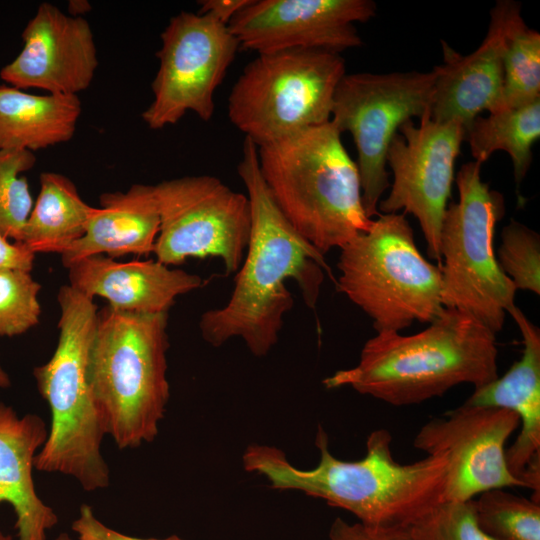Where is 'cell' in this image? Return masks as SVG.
<instances>
[{"label": "cell", "instance_id": "obj_1", "mask_svg": "<svg viewBox=\"0 0 540 540\" xmlns=\"http://www.w3.org/2000/svg\"><path fill=\"white\" fill-rule=\"evenodd\" d=\"M251 207V234L246 257L229 301L205 311L199 321L203 339L214 347L240 337L263 357L275 346L283 317L294 299L286 280L296 281L305 304L314 309L324 272V255L288 222L274 202L260 172L257 146L245 137L237 166Z\"/></svg>", "mask_w": 540, "mask_h": 540}, {"label": "cell", "instance_id": "obj_2", "mask_svg": "<svg viewBox=\"0 0 540 540\" xmlns=\"http://www.w3.org/2000/svg\"><path fill=\"white\" fill-rule=\"evenodd\" d=\"M391 444L390 432L377 429L369 434L362 459L341 460L330 452L327 434L319 427L320 459L312 469H299L280 449L258 444L247 447L243 464L248 472L263 475L272 488L322 499L353 514L363 525L409 527L445 501L447 461L427 455L400 463Z\"/></svg>", "mask_w": 540, "mask_h": 540}, {"label": "cell", "instance_id": "obj_3", "mask_svg": "<svg viewBox=\"0 0 540 540\" xmlns=\"http://www.w3.org/2000/svg\"><path fill=\"white\" fill-rule=\"evenodd\" d=\"M496 334L470 314L445 308L413 335L377 333L359 362L323 380L327 389L351 387L394 406L418 404L459 384L483 386L498 377Z\"/></svg>", "mask_w": 540, "mask_h": 540}, {"label": "cell", "instance_id": "obj_4", "mask_svg": "<svg viewBox=\"0 0 540 540\" xmlns=\"http://www.w3.org/2000/svg\"><path fill=\"white\" fill-rule=\"evenodd\" d=\"M257 150L277 207L322 255L371 228L356 162L331 120Z\"/></svg>", "mask_w": 540, "mask_h": 540}, {"label": "cell", "instance_id": "obj_5", "mask_svg": "<svg viewBox=\"0 0 540 540\" xmlns=\"http://www.w3.org/2000/svg\"><path fill=\"white\" fill-rule=\"evenodd\" d=\"M57 300L60 315L55 351L33 371L51 414L34 468L71 476L91 492L110 484V470L101 452L107 431L89 380L98 308L93 299L69 285L59 289Z\"/></svg>", "mask_w": 540, "mask_h": 540}, {"label": "cell", "instance_id": "obj_6", "mask_svg": "<svg viewBox=\"0 0 540 540\" xmlns=\"http://www.w3.org/2000/svg\"><path fill=\"white\" fill-rule=\"evenodd\" d=\"M168 312L98 310L89 380L110 435L119 449L152 442L170 396L167 379Z\"/></svg>", "mask_w": 540, "mask_h": 540}, {"label": "cell", "instance_id": "obj_7", "mask_svg": "<svg viewBox=\"0 0 540 540\" xmlns=\"http://www.w3.org/2000/svg\"><path fill=\"white\" fill-rule=\"evenodd\" d=\"M405 215L379 214L367 232L340 248L337 288L377 333L431 323L445 309L441 269L422 256Z\"/></svg>", "mask_w": 540, "mask_h": 540}, {"label": "cell", "instance_id": "obj_8", "mask_svg": "<svg viewBox=\"0 0 540 540\" xmlns=\"http://www.w3.org/2000/svg\"><path fill=\"white\" fill-rule=\"evenodd\" d=\"M346 74L339 54L289 49L258 54L228 97V118L257 147L331 119L335 89Z\"/></svg>", "mask_w": 540, "mask_h": 540}, {"label": "cell", "instance_id": "obj_9", "mask_svg": "<svg viewBox=\"0 0 540 540\" xmlns=\"http://www.w3.org/2000/svg\"><path fill=\"white\" fill-rule=\"evenodd\" d=\"M482 163L463 164L456 175L457 203L445 211L440 232L442 300L464 311L493 333L516 306V288L501 270L493 248L496 224L505 214L504 197L481 178Z\"/></svg>", "mask_w": 540, "mask_h": 540}, {"label": "cell", "instance_id": "obj_10", "mask_svg": "<svg viewBox=\"0 0 540 540\" xmlns=\"http://www.w3.org/2000/svg\"><path fill=\"white\" fill-rule=\"evenodd\" d=\"M437 67L429 72L345 74L333 96L331 121L357 150L362 200L369 218L389 187L386 156L399 127L429 110Z\"/></svg>", "mask_w": 540, "mask_h": 540}, {"label": "cell", "instance_id": "obj_11", "mask_svg": "<svg viewBox=\"0 0 540 540\" xmlns=\"http://www.w3.org/2000/svg\"><path fill=\"white\" fill-rule=\"evenodd\" d=\"M154 191L160 213L157 261L169 266L212 256L223 261L227 274L239 269L251 234L247 195L209 175L165 180Z\"/></svg>", "mask_w": 540, "mask_h": 540}, {"label": "cell", "instance_id": "obj_12", "mask_svg": "<svg viewBox=\"0 0 540 540\" xmlns=\"http://www.w3.org/2000/svg\"><path fill=\"white\" fill-rule=\"evenodd\" d=\"M153 100L141 117L152 130L176 124L188 111L209 121L214 94L239 49L228 25L210 14L181 11L160 35Z\"/></svg>", "mask_w": 540, "mask_h": 540}, {"label": "cell", "instance_id": "obj_13", "mask_svg": "<svg viewBox=\"0 0 540 540\" xmlns=\"http://www.w3.org/2000/svg\"><path fill=\"white\" fill-rule=\"evenodd\" d=\"M464 139L460 122H435L426 111L418 125L408 120L399 127L386 156L393 183L389 195L379 202V210L382 214L402 210L417 218L428 255L439 261L438 266L442 220Z\"/></svg>", "mask_w": 540, "mask_h": 540}, {"label": "cell", "instance_id": "obj_14", "mask_svg": "<svg viewBox=\"0 0 540 540\" xmlns=\"http://www.w3.org/2000/svg\"><path fill=\"white\" fill-rule=\"evenodd\" d=\"M519 427L510 410L463 404L432 418L417 432L414 447L447 461L445 501H470L485 491L524 487L509 471L506 442Z\"/></svg>", "mask_w": 540, "mask_h": 540}, {"label": "cell", "instance_id": "obj_15", "mask_svg": "<svg viewBox=\"0 0 540 540\" xmlns=\"http://www.w3.org/2000/svg\"><path fill=\"white\" fill-rule=\"evenodd\" d=\"M376 15L371 0H251L228 24L242 49L339 53L363 44L355 22Z\"/></svg>", "mask_w": 540, "mask_h": 540}, {"label": "cell", "instance_id": "obj_16", "mask_svg": "<svg viewBox=\"0 0 540 540\" xmlns=\"http://www.w3.org/2000/svg\"><path fill=\"white\" fill-rule=\"evenodd\" d=\"M22 39L21 51L0 71L5 84L76 96L91 85L98 67L97 49L91 26L82 16L41 3Z\"/></svg>", "mask_w": 540, "mask_h": 540}, {"label": "cell", "instance_id": "obj_17", "mask_svg": "<svg viewBox=\"0 0 540 540\" xmlns=\"http://www.w3.org/2000/svg\"><path fill=\"white\" fill-rule=\"evenodd\" d=\"M522 18L521 5L497 1L490 11L486 37L472 53L462 55L442 41L444 63L437 67L429 106L439 123L458 121L466 129L483 111L499 109L503 89V52L508 34Z\"/></svg>", "mask_w": 540, "mask_h": 540}, {"label": "cell", "instance_id": "obj_18", "mask_svg": "<svg viewBox=\"0 0 540 540\" xmlns=\"http://www.w3.org/2000/svg\"><path fill=\"white\" fill-rule=\"evenodd\" d=\"M508 314L521 331L522 356L502 377L474 388L464 403L503 408L517 415L521 429L506 449L507 467L525 488L533 491L532 499L540 502V331L517 306Z\"/></svg>", "mask_w": 540, "mask_h": 540}, {"label": "cell", "instance_id": "obj_19", "mask_svg": "<svg viewBox=\"0 0 540 540\" xmlns=\"http://www.w3.org/2000/svg\"><path fill=\"white\" fill-rule=\"evenodd\" d=\"M69 286L93 299L103 297L108 305L124 312H168L175 299L203 285V279L159 261L119 262L95 255L67 268Z\"/></svg>", "mask_w": 540, "mask_h": 540}, {"label": "cell", "instance_id": "obj_20", "mask_svg": "<svg viewBox=\"0 0 540 540\" xmlns=\"http://www.w3.org/2000/svg\"><path fill=\"white\" fill-rule=\"evenodd\" d=\"M48 430L36 414L19 417L0 403V504L12 506L18 540H47L58 522L54 510L37 495L32 477L34 461Z\"/></svg>", "mask_w": 540, "mask_h": 540}, {"label": "cell", "instance_id": "obj_21", "mask_svg": "<svg viewBox=\"0 0 540 540\" xmlns=\"http://www.w3.org/2000/svg\"><path fill=\"white\" fill-rule=\"evenodd\" d=\"M90 218L84 235L61 254L67 269L95 255L120 257L154 252L160 213L154 185L134 184L125 192H107Z\"/></svg>", "mask_w": 540, "mask_h": 540}, {"label": "cell", "instance_id": "obj_22", "mask_svg": "<svg viewBox=\"0 0 540 540\" xmlns=\"http://www.w3.org/2000/svg\"><path fill=\"white\" fill-rule=\"evenodd\" d=\"M82 111L76 95L32 94L0 84V150L35 152L70 141Z\"/></svg>", "mask_w": 540, "mask_h": 540}, {"label": "cell", "instance_id": "obj_23", "mask_svg": "<svg viewBox=\"0 0 540 540\" xmlns=\"http://www.w3.org/2000/svg\"><path fill=\"white\" fill-rule=\"evenodd\" d=\"M39 180L40 191L19 243L34 254L61 255L84 235L96 207L61 173L43 172Z\"/></svg>", "mask_w": 540, "mask_h": 540}, {"label": "cell", "instance_id": "obj_24", "mask_svg": "<svg viewBox=\"0 0 540 540\" xmlns=\"http://www.w3.org/2000/svg\"><path fill=\"white\" fill-rule=\"evenodd\" d=\"M540 137V98L527 104L475 117L465 129L474 161L484 163L495 151L509 154L515 182L520 184L532 161V145Z\"/></svg>", "mask_w": 540, "mask_h": 540}, {"label": "cell", "instance_id": "obj_25", "mask_svg": "<svg viewBox=\"0 0 540 540\" xmlns=\"http://www.w3.org/2000/svg\"><path fill=\"white\" fill-rule=\"evenodd\" d=\"M502 62L503 89L498 110L540 98V34L527 27L523 18L508 34Z\"/></svg>", "mask_w": 540, "mask_h": 540}, {"label": "cell", "instance_id": "obj_26", "mask_svg": "<svg viewBox=\"0 0 540 540\" xmlns=\"http://www.w3.org/2000/svg\"><path fill=\"white\" fill-rule=\"evenodd\" d=\"M477 525L494 540H540V502L504 488L479 494L473 500Z\"/></svg>", "mask_w": 540, "mask_h": 540}, {"label": "cell", "instance_id": "obj_27", "mask_svg": "<svg viewBox=\"0 0 540 540\" xmlns=\"http://www.w3.org/2000/svg\"><path fill=\"white\" fill-rule=\"evenodd\" d=\"M36 163L33 152L0 150V232L19 243L33 199L27 179L22 175Z\"/></svg>", "mask_w": 540, "mask_h": 540}, {"label": "cell", "instance_id": "obj_28", "mask_svg": "<svg viewBox=\"0 0 540 540\" xmlns=\"http://www.w3.org/2000/svg\"><path fill=\"white\" fill-rule=\"evenodd\" d=\"M40 289L30 271H0V336L20 335L38 324Z\"/></svg>", "mask_w": 540, "mask_h": 540}, {"label": "cell", "instance_id": "obj_29", "mask_svg": "<svg viewBox=\"0 0 540 540\" xmlns=\"http://www.w3.org/2000/svg\"><path fill=\"white\" fill-rule=\"evenodd\" d=\"M497 261L516 289L540 294V237L538 233L511 220L501 232Z\"/></svg>", "mask_w": 540, "mask_h": 540}, {"label": "cell", "instance_id": "obj_30", "mask_svg": "<svg viewBox=\"0 0 540 540\" xmlns=\"http://www.w3.org/2000/svg\"><path fill=\"white\" fill-rule=\"evenodd\" d=\"M408 528L414 540H494L477 525L473 500L444 501Z\"/></svg>", "mask_w": 540, "mask_h": 540}, {"label": "cell", "instance_id": "obj_31", "mask_svg": "<svg viewBox=\"0 0 540 540\" xmlns=\"http://www.w3.org/2000/svg\"><path fill=\"white\" fill-rule=\"evenodd\" d=\"M329 540H414L408 527H372L336 518L329 530Z\"/></svg>", "mask_w": 540, "mask_h": 540}, {"label": "cell", "instance_id": "obj_32", "mask_svg": "<svg viewBox=\"0 0 540 540\" xmlns=\"http://www.w3.org/2000/svg\"><path fill=\"white\" fill-rule=\"evenodd\" d=\"M77 540H186L177 535L166 538H141L121 533L100 521L91 506L82 504L79 516L72 523Z\"/></svg>", "mask_w": 540, "mask_h": 540}, {"label": "cell", "instance_id": "obj_33", "mask_svg": "<svg viewBox=\"0 0 540 540\" xmlns=\"http://www.w3.org/2000/svg\"><path fill=\"white\" fill-rule=\"evenodd\" d=\"M35 254L20 243L10 242L0 232V271L20 269L31 271Z\"/></svg>", "mask_w": 540, "mask_h": 540}, {"label": "cell", "instance_id": "obj_34", "mask_svg": "<svg viewBox=\"0 0 540 540\" xmlns=\"http://www.w3.org/2000/svg\"><path fill=\"white\" fill-rule=\"evenodd\" d=\"M251 0H203L199 1L200 14H210L221 23L228 25L232 18L246 7Z\"/></svg>", "mask_w": 540, "mask_h": 540}, {"label": "cell", "instance_id": "obj_35", "mask_svg": "<svg viewBox=\"0 0 540 540\" xmlns=\"http://www.w3.org/2000/svg\"><path fill=\"white\" fill-rule=\"evenodd\" d=\"M11 384L10 378L0 364V388L9 387Z\"/></svg>", "mask_w": 540, "mask_h": 540}, {"label": "cell", "instance_id": "obj_36", "mask_svg": "<svg viewBox=\"0 0 540 540\" xmlns=\"http://www.w3.org/2000/svg\"><path fill=\"white\" fill-rule=\"evenodd\" d=\"M54 540H74V539L67 533H60Z\"/></svg>", "mask_w": 540, "mask_h": 540}, {"label": "cell", "instance_id": "obj_37", "mask_svg": "<svg viewBox=\"0 0 540 540\" xmlns=\"http://www.w3.org/2000/svg\"><path fill=\"white\" fill-rule=\"evenodd\" d=\"M0 540H13L12 536L9 535V534H4L1 530H0Z\"/></svg>", "mask_w": 540, "mask_h": 540}]
</instances>
